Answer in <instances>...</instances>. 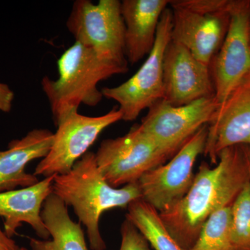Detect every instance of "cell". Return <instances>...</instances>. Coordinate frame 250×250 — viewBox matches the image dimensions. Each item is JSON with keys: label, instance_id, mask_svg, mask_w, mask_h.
<instances>
[{"label": "cell", "instance_id": "5bb4252c", "mask_svg": "<svg viewBox=\"0 0 250 250\" xmlns=\"http://www.w3.org/2000/svg\"><path fill=\"white\" fill-rule=\"evenodd\" d=\"M54 175L31 187L0 192V217L4 220V232L9 238L22 223H27L38 236L49 239L50 235L41 218V210L46 199L53 193Z\"/></svg>", "mask_w": 250, "mask_h": 250}, {"label": "cell", "instance_id": "6da1fadb", "mask_svg": "<svg viewBox=\"0 0 250 250\" xmlns=\"http://www.w3.org/2000/svg\"><path fill=\"white\" fill-rule=\"evenodd\" d=\"M248 182L244 146L225 148L219 153L216 166L202 163L187 195L159 214L179 244L190 250L210 215L232 205Z\"/></svg>", "mask_w": 250, "mask_h": 250}, {"label": "cell", "instance_id": "4fadbf2b", "mask_svg": "<svg viewBox=\"0 0 250 250\" xmlns=\"http://www.w3.org/2000/svg\"><path fill=\"white\" fill-rule=\"evenodd\" d=\"M250 147V71L229 94L208 125L205 155L217 164L225 148Z\"/></svg>", "mask_w": 250, "mask_h": 250}, {"label": "cell", "instance_id": "52a82bcc", "mask_svg": "<svg viewBox=\"0 0 250 250\" xmlns=\"http://www.w3.org/2000/svg\"><path fill=\"white\" fill-rule=\"evenodd\" d=\"M173 156L143 134L137 125L124 136L103 141L95 159L106 182L118 188L138 183L145 174Z\"/></svg>", "mask_w": 250, "mask_h": 250}, {"label": "cell", "instance_id": "ac0fdd59", "mask_svg": "<svg viewBox=\"0 0 250 250\" xmlns=\"http://www.w3.org/2000/svg\"><path fill=\"white\" fill-rule=\"evenodd\" d=\"M126 218L147 239L154 250H184L169 232L160 214L142 199L131 202Z\"/></svg>", "mask_w": 250, "mask_h": 250}, {"label": "cell", "instance_id": "cb8c5ba5", "mask_svg": "<svg viewBox=\"0 0 250 250\" xmlns=\"http://www.w3.org/2000/svg\"><path fill=\"white\" fill-rule=\"evenodd\" d=\"M245 152H246V157L247 161V166H248V175H249V182H250V147L245 146Z\"/></svg>", "mask_w": 250, "mask_h": 250}, {"label": "cell", "instance_id": "8992f818", "mask_svg": "<svg viewBox=\"0 0 250 250\" xmlns=\"http://www.w3.org/2000/svg\"><path fill=\"white\" fill-rule=\"evenodd\" d=\"M172 14L170 8L161 16L154 47L139 70L124 83L103 88L104 98L118 104L122 121H134L164 98V58L171 41Z\"/></svg>", "mask_w": 250, "mask_h": 250}, {"label": "cell", "instance_id": "5b68a950", "mask_svg": "<svg viewBox=\"0 0 250 250\" xmlns=\"http://www.w3.org/2000/svg\"><path fill=\"white\" fill-rule=\"evenodd\" d=\"M66 27L75 42L88 47L105 62L129 69L125 54V27L119 0H77Z\"/></svg>", "mask_w": 250, "mask_h": 250}, {"label": "cell", "instance_id": "2e32d148", "mask_svg": "<svg viewBox=\"0 0 250 250\" xmlns=\"http://www.w3.org/2000/svg\"><path fill=\"white\" fill-rule=\"evenodd\" d=\"M168 0H123L121 13L125 27V54L136 63L150 53L155 42L163 13Z\"/></svg>", "mask_w": 250, "mask_h": 250}, {"label": "cell", "instance_id": "9a60e30c", "mask_svg": "<svg viewBox=\"0 0 250 250\" xmlns=\"http://www.w3.org/2000/svg\"><path fill=\"white\" fill-rule=\"evenodd\" d=\"M54 133L47 129L31 130L21 139L9 143L7 149L0 151V192L26 188L39 182L25 167L31 161L43 159L53 143Z\"/></svg>", "mask_w": 250, "mask_h": 250}, {"label": "cell", "instance_id": "44dd1931", "mask_svg": "<svg viewBox=\"0 0 250 250\" xmlns=\"http://www.w3.org/2000/svg\"><path fill=\"white\" fill-rule=\"evenodd\" d=\"M121 233L119 250H152L147 239L127 218L122 224Z\"/></svg>", "mask_w": 250, "mask_h": 250}, {"label": "cell", "instance_id": "ba28073f", "mask_svg": "<svg viewBox=\"0 0 250 250\" xmlns=\"http://www.w3.org/2000/svg\"><path fill=\"white\" fill-rule=\"evenodd\" d=\"M208 125L200 128L184 143L167 164L149 171L139 182L142 200L159 213L170 209L180 201L193 183V167L204 154Z\"/></svg>", "mask_w": 250, "mask_h": 250}, {"label": "cell", "instance_id": "7c38bea8", "mask_svg": "<svg viewBox=\"0 0 250 250\" xmlns=\"http://www.w3.org/2000/svg\"><path fill=\"white\" fill-rule=\"evenodd\" d=\"M210 97H215L210 67L170 41L164 54L163 100L179 106Z\"/></svg>", "mask_w": 250, "mask_h": 250}, {"label": "cell", "instance_id": "3957f363", "mask_svg": "<svg viewBox=\"0 0 250 250\" xmlns=\"http://www.w3.org/2000/svg\"><path fill=\"white\" fill-rule=\"evenodd\" d=\"M57 65L59 78L45 76L41 82L56 126L68 113L78 111L81 104H99L104 96L98 83L129 70L102 61L92 49L77 42L62 53Z\"/></svg>", "mask_w": 250, "mask_h": 250}, {"label": "cell", "instance_id": "9c48e42d", "mask_svg": "<svg viewBox=\"0 0 250 250\" xmlns=\"http://www.w3.org/2000/svg\"><path fill=\"white\" fill-rule=\"evenodd\" d=\"M120 121L122 113L116 107L96 117L83 116L78 111L68 113L57 125L52 147L36 166L34 175L46 178L70 172L104 130Z\"/></svg>", "mask_w": 250, "mask_h": 250}, {"label": "cell", "instance_id": "e0dca14e", "mask_svg": "<svg viewBox=\"0 0 250 250\" xmlns=\"http://www.w3.org/2000/svg\"><path fill=\"white\" fill-rule=\"evenodd\" d=\"M41 218L51 240L29 238L32 250H88L80 223L72 221L67 206L51 194L41 210Z\"/></svg>", "mask_w": 250, "mask_h": 250}, {"label": "cell", "instance_id": "277c9868", "mask_svg": "<svg viewBox=\"0 0 250 250\" xmlns=\"http://www.w3.org/2000/svg\"><path fill=\"white\" fill-rule=\"evenodd\" d=\"M231 0H174L171 41L209 66L229 27Z\"/></svg>", "mask_w": 250, "mask_h": 250}, {"label": "cell", "instance_id": "484cf974", "mask_svg": "<svg viewBox=\"0 0 250 250\" xmlns=\"http://www.w3.org/2000/svg\"><path fill=\"white\" fill-rule=\"evenodd\" d=\"M20 250H28L27 249H26L25 248H21Z\"/></svg>", "mask_w": 250, "mask_h": 250}, {"label": "cell", "instance_id": "8fae6325", "mask_svg": "<svg viewBox=\"0 0 250 250\" xmlns=\"http://www.w3.org/2000/svg\"><path fill=\"white\" fill-rule=\"evenodd\" d=\"M229 27L221 47L210 63L218 109L229 94L250 71L248 22L249 0H231ZM216 111V112H217Z\"/></svg>", "mask_w": 250, "mask_h": 250}, {"label": "cell", "instance_id": "ffe728a7", "mask_svg": "<svg viewBox=\"0 0 250 250\" xmlns=\"http://www.w3.org/2000/svg\"><path fill=\"white\" fill-rule=\"evenodd\" d=\"M231 238L235 250H250V182L231 205Z\"/></svg>", "mask_w": 250, "mask_h": 250}, {"label": "cell", "instance_id": "d4e9b609", "mask_svg": "<svg viewBox=\"0 0 250 250\" xmlns=\"http://www.w3.org/2000/svg\"><path fill=\"white\" fill-rule=\"evenodd\" d=\"M248 37H249V42L250 45V15L249 18V22H248Z\"/></svg>", "mask_w": 250, "mask_h": 250}, {"label": "cell", "instance_id": "7a4b0ae2", "mask_svg": "<svg viewBox=\"0 0 250 250\" xmlns=\"http://www.w3.org/2000/svg\"><path fill=\"white\" fill-rule=\"evenodd\" d=\"M53 194L67 207L73 208L86 228L90 248L93 250L106 249L99 225L104 212L127 208L131 202L142 199L139 183L122 188L108 184L98 170L95 154L91 152L85 153L70 172L54 175Z\"/></svg>", "mask_w": 250, "mask_h": 250}, {"label": "cell", "instance_id": "d6986e66", "mask_svg": "<svg viewBox=\"0 0 250 250\" xmlns=\"http://www.w3.org/2000/svg\"><path fill=\"white\" fill-rule=\"evenodd\" d=\"M231 206L213 213L188 250H235L231 231Z\"/></svg>", "mask_w": 250, "mask_h": 250}, {"label": "cell", "instance_id": "7402d4cb", "mask_svg": "<svg viewBox=\"0 0 250 250\" xmlns=\"http://www.w3.org/2000/svg\"><path fill=\"white\" fill-rule=\"evenodd\" d=\"M14 93L7 84L0 82V111L9 113L12 108Z\"/></svg>", "mask_w": 250, "mask_h": 250}, {"label": "cell", "instance_id": "603a6c76", "mask_svg": "<svg viewBox=\"0 0 250 250\" xmlns=\"http://www.w3.org/2000/svg\"><path fill=\"white\" fill-rule=\"evenodd\" d=\"M16 241L9 238L0 228V250H20Z\"/></svg>", "mask_w": 250, "mask_h": 250}, {"label": "cell", "instance_id": "30bf717a", "mask_svg": "<svg viewBox=\"0 0 250 250\" xmlns=\"http://www.w3.org/2000/svg\"><path fill=\"white\" fill-rule=\"evenodd\" d=\"M218 109L215 97L179 106L161 100L148 109L138 126L159 147L174 155L200 128L209 125Z\"/></svg>", "mask_w": 250, "mask_h": 250}]
</instances>
